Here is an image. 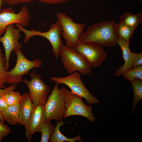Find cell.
Wrapping results in <instances>:
<instances>
[{"instance_id":"obj_1","label":"cell","mask_w":142,"mask_h":142,"mask_svg":"<svg viewBox=\"0 0 142 142\" xmlns=\"http://www.w3.org/2000/svg\"><path fill=\"white\" fill-rule=\"evenodd\" d=\"M116 24L113 20L93 23L83 32L79 37V42L93 43L103 47L114 46L117 44L119 38Z\"/></svg>"},{"instance_id":"obj_2","label":"cell","mask_w":142,"mask_h":142,"mask_svg":"<svg viewBox=\"0 0 142 142\" xmlns=\"http://www.w3.org/2000/svg\"><path fill=\"white\" fill-rule=\"evenodd\" d=\"M59 54L64 67L69 74L76 72L83 75L91 73V68L86 59L73 48L63 44Z\"/></svg>"},{"instance_id":"obj_3","label":"cell","mask_w":142,"mask_h":142,"mask_svg":"<svg viewBox=\"0 0 142 142\" xmlns=\"http://www.w3.org/2000/svg\"><path fill=\"white\" fill-rule=\"evenodd\" d=\"M56 84L44 105L46 120L63 121L65 111V94L66 88L59 89Z\"/></svg>"},{"instance_id":"obj_4","label":"cell","mask_w":142,"mask_h":142,"mask_svg":"<svg viewBox=\"0 0 142 142\" xmlns=\"http://www.w3.org/2000/svg\"><path fill=\"white\" fill-rule=\"evenodd\" d=\"M16 26L21 32L24 34L25 38L24 41L25 43H27L32 37L36 36H40L47 39L51 45L54 56L56 59H58L60 49L63 44L60 38L62 29L58 21L52 24L49 29L45 32L33 29L28 30L19 24H16Z\"/></svg>"},{"instance_id":"obj_5","label":"cell","mask_w":142,"mask_h":142,"mask_svg":"<svg viewBox=\"0 0 142 142\" xmlns=\"http://www.w3.org/2000/svg\"><path fill=\"white\" fill-rule=\"evenodd\" d=\"M56 16L62 28L61 35L65 40V45L74 48L79 42V37L84 31L85 24L75 22L71 18L62 12H57Z\"/></svg>"},{"instance_id":"obj_6","label":"cell","mask_w":142,"mask_h":142,"mask_svg":"<svg viewBox=\"0 0 142 142\" xmlns=\"http://www.w3.org/2000/svg\"><path fill=\"white\" fill-rule=\"evenodd\" d=\"M14 51L17 57L16 63L14 68L8 71L7 82L15 85L22 82L23 76L29 73L31 69L40 68L42 63L38 59L32 60H28L21 49H16Z\"/></svg>"},{"instance_id":"obj_7","label":"cell","mask_w":142,"mask_h":142,"mask_svg":"<svg viewBox=\"0 0 142 142\" xmlns=\"http://www.w3.org/2000/svg\"><path fill=\"white\" fill-rule=\"evenodd\" d=\"M30 80L23 79L22 82L28 87L34 108L39 105H44L48 99L50 87L38 74L34 72L29 73Z\"/></svg>"},{"instance_id":"obj_8","label":"cell","mask_w":142,"mask_h":142,"mask_svg":"<svg viewBox=\"0 0 142 142\" xmlns=\"http://www.w3.org/2000/svg\"><path fill=\"white\" fill-rule=\"evenodd\" d=\"M64 77H52L50 79L56 84H64L68 87L73 93L84 98L87 103L96 104L99 102L97 98L93 96L83 83L80 74L76 72Z\"/></svg>"},{"instance_id":"obj_9","label":"cell","mask_w":142,"mask_h":142,"mask_svg":"<svg viewBox=\"0 0 142 142\" xmlns=\"http://www.w3.org/2000/svg\"><path fill=\"white\" fill-rule=\"evenodd\" d=\"M65 111L64 118L78 115L84 116L92 122L95 117L92 111V106L86 104L82 98L67 88L65 94Z\"/></svg>"},{"instance_id":"obj_10","label":"cell","mask_w":142,"mask_h":142,"mask_svg":"<svg viewBox=\"0 0 142 142\" xmlns=\"http://www.w3.org/2000/svg\"><path fill=\"white\" fill-rule=\"evenodd\" d=\"M30 19L28 10L25 6H23L17 13L11 7L2 9L0 13V36L4 33L8 25L16 24L26 27L29 25Z\"/></svg>"},{"instance_id":"obj_11","label":"cell","mask_w":142,"mask_h":142,"mask_svg":"<svg viewBox=\"0 0 142 142\" xmlns=\"http://www.w3.org/2000/svg\"><path fill=\"white\" fill-rule=\"evenodd\" d=\"M73 48L85 58L91 68L99 67L107 57L103 47L94 43L79 42Z\"/></svg>"},{"instance_id":"obj_12","label":"cell","mask_w":142,"mask_h":142,"mask_svg":"<svg viewBox=\"0 0 142 142\" xmlns=\"http://www.w3.org/2000/svg\"><path fill=\"white\" fill-rule=\"evenodd\" d=\"M21 32L17 27H14L13 24L7 27L4 34L0 36V42L2 44L5 53V68L8 71L9 66V60L11 53L16 49H21L22 45L19 42Z\"/></svg>"},{"instance_id":"obj_13","label":"cell","mask_w":142,"mask_h":142,"mask_svg":"<svg viewBox=\"0 0 142 142\" xmlns=\"http://www.w3.org/2000/svg\"><path fill=\"white\" fill-rule=\"evenodd\" d=\"M46 120L44 105H39L34 108L24 126L26 136L29 142L31 141L32 136L35 133L40 132V128Z\"/></svg>"},{"instance_id":"obj_14","label":"cell","mask_w":142,"mask_h":142,"mask_svg":"<svg viewBox=\"0 0 142 142\" xmlns=\"http://www.w3.org/2000/svg\"><path fill=\"white\" fill-rule=\"evenodd\" d=\"M120 47L124 62L123 65L115 70L114 75L119 77L124 74L132 67L133 53L130 50L129 45L127 44L122 38L119 37L117 42Z\"/></svg>"},{"instance_id":"obj_15","label":"cell","mask_w":142,"mask_h":142,"mask_svg":"<svg viewBox=\"0 0 142 142\" xmlns=\"http://www.w3.org/2000/svg\"><path fill=\"white\" fill-rule=\"evenodd\" d=\"M19 115L18 124L25 126L29 119L34 109L29 93L22 95L19 102Z\"/></svg>"},{"instance_id":"obj_16","label":"cell","mask_w":142,"mask_h":142,"mask_svg":"<svg viewBox=\"0 0 142 142\" xmlns=\"http://www.w3.org/2000/svg\"><path fill=\"white\" fill-rule=\"evenodd\" d=\"M2 113L5 121L9 124L14 125L18 124L19 115V103L8 106Z\"/></svg>"},{"instance_id":"obj_17","label":"cell","mask_w":142,"mask_h":142,"mask_svg":"<svg viewBox=\"0 0 142 142\" xmlns=\"http://www.w3.org/2000/svg\"><path fill=\"white\" fill-rule=\"evenodd\" d=\"M63 121L57 122L54 131L49 139L50 142H64L65 141L75 142L76 141L82 142V140L79 135L73 138H67L62 134L60 130V128L64 123Z\"/></svg>"},{"instance_id":"obj_18","label":"cell","mask_w":142,"mask_h":142,"mask_svg":"<svg viewBox=\"0 0 142 142\" xmlns=\"http://www.w3.org/2000/svg\"><path fill=\"white\" fill-rule=\"evenodd\" d=\"M119 22L135 29L142 22V13L135 14L129 12L125 13L120 16Z\"/></svg>"},{"instance_id":"obj_19","label":"cell","mask_w":142,"mask_h":142,"mask_svg":"<svg viewBox=\"0 0 142 142\" xmlns=\"http://www.w3.org/2000/svg\"><path fill=\"white\" fill-rule=\"evenodd\" d=\"M116 29L119 37L129 45L130 40L135 29L120 22L116 24Z\"/></svg>"},{"instance_id":"obj_20","label":"cell","mask_w":142,"mask_h":142,"mask_svg":"<svg viewBox=\"0 0 142 142\" xmlns=\"http://www.w3.org/2000/svg\"><path fill=\"white\" fill-rule=\"evenodd\" d=\"M130 82L134 94L131 113L133 114L134 113L137 103L142 99V80L140 79H136Z\"/></svg>"},{"instance_id":"obj_21","label":"cell","mask_w":142,"mask_h":142,"mask_svg":"<svg viewBox=\"0 0 142 142\" xmlns=\"http://www.w3.org/2000/svg\"><path fill=\"white\" fill-rule=\"evenodd\" d=\"M55 126H54L51 121L46 120L42 126L40 132L41 137L40 142H48L51 135L53 133Z\"/></svg>"},{"instance_id":"obj_22","label":"cell","mask_w":142,"mask_h":142,"mask_svg":"<svg viewBox=\"0 0 142 142\" xmlns=\"http://www.w3.org/2000/svg\"><path fill=\"white\" fill-rule=\"evenodd\" d=\"M123 75L126 80L130 82L136 79L142 80V65L132 67Z\"/></svg>"},{"instance_id":"obj_23","label":"cell","mask_w":142,"mask_h":142,"mask_svg":"<svg viewBox=\"0 0 142 142\" xmlns=\"http://www.w3.org/2000/svg\"><path fill=\"white\" fill-rule=\"evenodd\" d=\"M5 59L0 49V88H6L4 84L7 82L8 71L5 68Z\"/></svg>"},{"instance_id":"obj_24","label":"cell","mask_w":142,"mask_h":142,"mask_svg":"<svg viewBox=\"0 0 142 142\" xmlns=\"http://www.w3.org/2000/svg\"><path fill=\"white\" fill-rule=\"evenodd\" d=\"M3 96L8 106L19 103L22 97L19 92L13 90L8 91L4 94Z\"/></svg>"},{"instance_id":"obj_25","label":"cell","mask_w":142,"mask_h":142,"mask_svg":"<svg viewBox=\"0 0 142 142\" xmlns=\"http://www.w3.org/2000/svg\"><path fill=\"white\" fill-rule=\"evenodd\" d=\"M11 132L10 128L4 121L0 120V142L3 139Z\"/></svg>"},{"instance_id":"obj_26","label":"cell","mask_w":142,"mask_h":142,"mask_svg":"<svg viewBox=\"0 0 142 142\" xmlns=\"http://www.w3.org/2000/svg\"><path fill=\"white\" fill-rule=\"evenodd\" d=\"M142 65V53H133V58L132 67Z\"/></svg>"},{"instance_id":"obj_27","label":"cell","mask_w":142,"mask_h":142,"mask_svg":"<svg viewBox=\"0 0 142 142\" xmlns=\"http://www.w3.org/2000/svg\"><path fill=\"white\" fill-rule=\"evenodd\" d=\"M8 105L5 100L3 94L0 95V111L2 112L8 107Z\"/></svg>"},{"instance_id":"obj_28","label":"cell","mask_w":142,"mask_h":142,"mask_svg":"<svg viewBox=\"0 0 142 142\" xmlns=\"http://www.w3.org/2000/svg\"><path fill=\"white\" fill-rule=\"evenodd\" d=\"M40 2L48 4H61L70 0H38Z\"/></svg>"},{"instance_id":"obj_29","label":"cell","mask_w":142,"mask_h":142,"mask_svg":"<svg viewBox=\"0 0 142 142\" xmlns=\"http://www.w3.org/2000/svg\"><path fill=\"white\" fill-rule=\"evenodd\" d=\"M16 88V86L15 85H12L4 89L0 88V95L3 94L9 91L14 90Z\"/></svg>"},{"instance_id":"obj_30","label":"cell","mask_w":142,"mask_h":142,"mask_svg":"<svg viewBox=\"0 0 142 142\" xmlns=\"http://www.w3.org/2000/svg\"><path fill=\"white\" fill-rule=\"evenodd\" d=\"M5 2L11 5H14L20 3L19 0H3Z\"/></svg>"},{"instance_id":"obj_31","label":"cell","mask_w":142,"mask_h":142,"mask_svg":"<svg viewBox=\"0 0 142 142\" xmlns=\"http://www.w3.org/2000/svg\"><path fill=\"white\" fill-rule=\"evenodd\" d=\"M20 3H29L35 0H19Z\"/></svg>"},{"instance_id":"obj_32","label":"cell","mask_w":142,"mask_h":142,"mask_svg":"<svg viewBox=\"0 0 142 142\" xmlns=\"http://www.w3.org/2000/svg\"><path fill=\"white\" fill-rule=\"evenodd\" d=\"M4 2L3 0H0V13L2 11V8Z\"/></svg>"},{"instance_id":"obj_33","label":"cell","mask_w":142,"mask_h":142,"mask_svg":"<svg viewBox=\"0 0 142 142\" xmlns=\"http://www.w3.org/2000/svg\"><path fill=\"white\" fill-rule=\"evenodd\" d=\"M0 120L3 121H5L2 112L1 111H0Z\"/></svg>"}]
</instances>
